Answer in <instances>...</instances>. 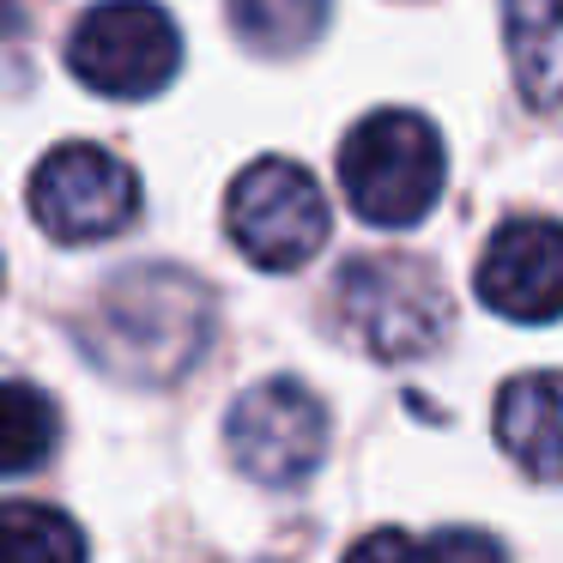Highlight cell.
I'll use <instances>...</instances> for the list:
<instances>
[{
  "mask_svg": "<svg viewBox=\"0 0 563 563\" xmlns=\"http://www.w3.org/2000/svg\"><path fill=\"white\" fill-rule=\"evenodd\" d=\"M212 291L183 267L140 261L91 291L74 333L79 352L128 388H176L212 345Z\"/></svg>",
  "mask_w": 563,
  "mask_h": 563,
  "instance_id": "cell-1",
  "label": "cell"
},
{
  "mask_svg": "<svg viewBox=\"0 0 563 563\" xmlns=\"http://www.w3.org/2000/svg\"><path fill=\"white\" fill-rule=\"evenodd\" d=\"M333 316H340V333L364 357L406 364V357L437 352L454 309H449V291H442V273L430 261L388 249V255H357L340 267Z\"/></svg>",
  "mask_w": 563,
  "mask_h": 563,
  "instance_id": "cell-2",
  "label": "cell"
},
{
  "mask_svg": "<svg viewBox=\"0 0 563 563\" xmlns=\"http://www.w3.org/2000/svg\"><path fill=\"white\" fill-rule=\"evenodd\" d=\"M449 176V152L442 134L418 110H376L345 134L340 146V188L352 212L382 231H406V224L430 219Z\"/></svg>",
  "mask_w": 563,
  "mask_h": 563,
  "instance_id": "cell-3",
  "label": "cell"
},
{
  "mask_svg": "<svg viewBox=\"0 0 563 563\" xmlns=\"http://www.w3.org/2000/svg\"><path fill=\"white\" fill-rule=\"evenodd\" d=\"M224 231L236 255L261 273H297L321 255L333 212L321 183L291 158H255L224 195Z\"/></svg>",
  "mask_w": 563,
  "mask_h": 563,
  "instance_id": "cell-4",
  "label": "cell"
},
{
  "mask_svg": "<svg viewBox=\"0 0 563 563\" xmlns=\"http://www.w3.org/2000/svg\"><path fill=\"white\" fill-rule=\"evenodd\" d=\"M67 67L98 98H158L183 74V31L158 0H98L67 37Z\"/></svg>",
  "mask_w": 563,
  "mask_h": 563,
  "instance_id": "cell-5",
  "label": "cell"
},
{
  "mask_svg": "<svg viewBox=\"0 0 563 563\" xmlns=\"http://www.w3.org/2000/svg\"><path fill=\"white\" fill-rule=\"evenodd\" d=\"M328 406L291 376L255 382L243 400L224 418V437H231V461L243 466L255 485L267 490H291L328 461Z\"/></svg>",
  "mask_w": 563,
  "mask_h": 563,
  "instance_id": "cell-6",
  "label": "cell"
},
{
  "mask_svg": "<svg viewBox=\"0 0 563 563\" xmlns=\"http://www.w3.org/2000/svg\"><path fill=\"white\" fill-rule=\"evenodd\" d=\"M31 219L55 243H103L140 219V176L103 146H55L31 170Z\"/></svg>",
  "mask_w": 563,
  "mask_h": 563,
  "instance_id": "cell-7",
  "label": "cell"
},
{
  "mask_svg": "<svg viewBox=\"0 0 563 563\" xmlns=\"http://www.w3.org/2000/svg\"><path fill=\"white\" fill-rule=\"evenodd\" d=\"M478 297L503 321H558L563 316V224L509 219L490 231L478 255Z\"/></svg>",
  "mask_w": 563,
  "mask_h": 563,
  "instance_id": "cell-8",
  "label": "cell"
},
{
  "mask_svg": "<svg viewBox=\"0 0 563 563\" xmlns=\"http://www.w3.org/2000/svg\"><path fill=\"white\" fill-rule=\"evenodd\" d=\"M497 442L527 478L563 485V369L515 376L497 394Z\"/></svg>",
  "mask_w": 563,
  "mask_h": 563,
  "instance_id": "cell-9",
  "label": "cell"
},
{
  "mask_svg": "<svg viewBox=\"0 0 563 563\" xmlns=\"http://www.w3.org/2000/svg\"><path fill=\"white\" fill-rule=\"evenodd\" d=\"M509 74L533 110L563 103V0H503Z\"/></svg>",
  "mask_w": 563,
  "mask_h": 563,
  "instance_id": "cell-10",
  "label": "cell"
},
{
  "mask_svg": "<svg viewBox=\"0 0 563 563\" xmlns=\"http://www.w3.org/2000/svg\"><path fill=\"white\" fill-rule=\"evenodd\" d=\"M0 563H91V551L74 515L13 497L0 503Z\"/></svg>",
  "mask_w": 563,
  "mask_h": 563,
  "instance_id": "cell-11",
  "label": "cell"
},
{
  "mask_svg": "<svg viewBox=\"0 0 563 563\" xmlns=\"http://www.w3.org/2000/svg\"><path fill=\"white\" fill-rule=\"evenodd\" d=\"M62 437V412L31 382H0V478H19L43 466Z\"/></svg>",
  "mask_w": 563,
  "mask_h": 563,
  "instance_id": "cell-12",
  "label": "cell"
},
{
  "mask_svg": "<svg viewBox=\"0 0 563 563\" xmlns=\"http://www.w3.org/2000/svg\"><path fill=\"white\" fill-rule=\"evenodd\" d=\"M333 0H231V31L261 55H297L321 43Z\"/></svg>",
  "mask_w": 563,
  "mask_h": 563,
  "instance_id": "cell-13",
  "label": "cell"
},
{
  "mask_svg": "<svg viewBox=\"0 0 563 563\" xmlns=\"http://www.w3.org/2000/svg\"><path fill=\"white\" fill-rule=\"evenodd\" d=\"M345 563H430V539L400 533V527H382V533L357 539V545L345 551Z\"/></svg>",
  "mask_w": 563,
  "mask_h": 563,
  "instance_id": "cell-14",
  "label": "cell"
},
{
  "mask_svg": "<svg viewBox=\"0 0 563 563\" xmlns=\"http://www.w3.org/2000/svg\"><path fill=\"white\" fill-rule=\"evenodd\" d=\"M430 563H509L503 545L478 527H449V533L430 539Z\"/></svg>",
  "mask_w": 563,
  "mask_h": 563,
  "instance_id": "cell-15",
  "label": "cell"
}]
</instances>
